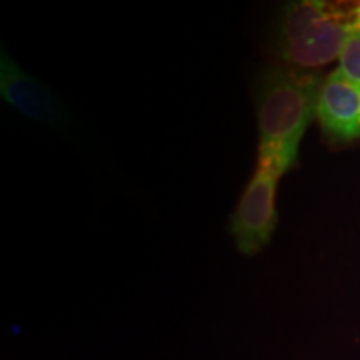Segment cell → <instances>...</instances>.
<instances>
[{
	"instance_id": "obj_1",
	"label": "cell",
	"mask_w": 360,
	"mask_h": 360,
	"mask_svg": "<svg viewBox=\"0 0 360 360\" xmlns=\"http://www.w3.org/2000/svg\"><path fill=\"white\" fill-rule=\"evenodd\" d=\"M319 72L274 64L257 75L254 105L259 127V157L283 172L295 164L299 146L317 115L322 87Z\"/></svg>"
},
{
	"instance_id": "obj_2",
	"label": "cell",
	"mask_w": 360,
	"mask_h": 360,
	"mask_svg": "<svg viewBox=\"0 0 360 360\" xmlns=\"http://www.w3.org/2000/svg\"><path fill=\"white\" fill-rule=\"evenodd\" d=\"M360 2L304 0L282 8L272 49L282 65L314 70L340 57L357 32Z\"/></svg>"
},
{
	"instance_id": "obj_3",
	"label": "cell",
	"mask_w": 360,
	"mask_h": 360,
	"mask_svg": "<svg viewBox=\"0 0 360 360\" xmlns=\"http://www.w3.org/2000/svg\"><path fill=\"white\" fill-rule=\"evenodd\" d=\"M285 174L276 162L260 159L229 220V232L238 252L255 255L272 240L277 227V186Z\"/></svg>"
},
{
	"instance_id": "obj_4",
	"label": "cell",
	"mask_w": 360,
	"mask_h": 360,
	"mask_svg": "<svg viewBox=\"0 0 360 360\" xmlns=\"http://www.w3.org/2000/svg\"><path fill=\"white\" fill-rule=\"evenodd\" d=\"M317 117L330 142L347 143L360 139V89L339 69L323 79Z\"/></svg>"
},
{
	"instance_id": "obj_5",
	"label": "cell",
	"mask_w": 360,
	"mask_h": 360,
	"mask_svg": "<svg viewBox=\"0 0 360 360\" xmlns=\"http://www.w3.org/2000/svg\"><path fill=\"white\" fill-rule=\"evenodd\" d=\"M0 96L8 105L35 122L53 124L62 115L57 98L6 52L0 58Z\"/></svg>"
},
{
	"instance_id": "obj_6",
	"label": "cell",
	"mask_w": 360,
	"mask_h": 360,
	"mask_svg": "<svg viewBox=\"0 0 360 360\" xmlns=\"http://www.w3.org/2000/svg\"><path fill=\"white\" fill-rule=\"evenodd\" d=\"M339 70L360 89V32L350 35L339 57Z\"/></svg>"
},
{
	"instance_id": "obj_7",
	"label": "cell",
	"mask_w": 360,
	"mask_h": 360,
	"mask_svg": "<svg viewBox=\"0 0 360 360\" xmlns=\"http://www.w3.org/2000/svg\"><path fill=\"white\" fill-rule=\"evenodd\" d=\"M357 32H360V11H359V22H357Z\"/></svg>"
}]
</instances>
